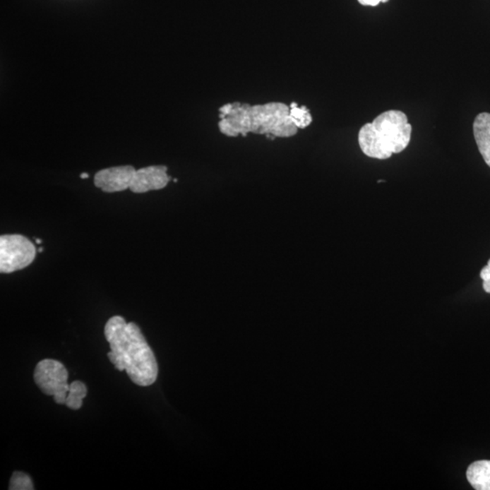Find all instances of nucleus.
<instances>
[{"mask_svg": "<svg viewBox=\"0 0 490 490\" xmlns=\"http://www.w3.org/2000/svg\"><path fill=\"white\" fill-rule=\"evenodd\" d=\"M104 336L111 351L108 359L119 371H125L138 386H150L158 376L155 353L135 323H126L122 316H113L104 325Z\"/></svg>", "mask_w": 490, "mask_h": 490, "instance_id": "f257e3e1", "label": "nucleus"}, {"mask_svg": "<svg viewBox=\"0 0 490 490\" xmlns=\"http://www.w3.org/2000/svg\"><path fill=\"white\" fill-rule=\"evenodd\" d=\"M218 127L229 138L246 136L248 133L267 138H289L298 133L289 119V106L281 102L263 104L228 103L219 108Z\"/></svg>", "mask_w": 490, "mask_h": 490, "instance_id": "f03ea898", "label": "nucleus"}, {"mask_svg": "<svg viewBox=\"0 0 490 490\" xmlns=\"http://www.w3.org/2000/svg\"><path fill=\"white\" fill-rule=\"evenodd\" d=\"M412 132V126L405 113L386 111L359 130V148L369 157L386 160L408 148Z\"/></svg>", "mask_w": 490, "mask_h": 490, "instance_id": "7ed1b4c3", "label": "nucleus"}, {"mask_svg": "<svg viewBox=\"0 0 490 490\" xmlns=\"http://www.w3.org/2000/svg\"><path fill=\"white\" fill-rule=\"evenodd\" d=\"M36 253V246L24 235H1L0 273H12L27 268L34 262Z\"/></svg>", "mask_w": 490, "mask_h": 490, "instance_id": "20e7f679", "label": "nucleus"}, {"mask_svg": "<svg viewBox=\"0 0 490 490\" xmlns=\"http://www.w3.org/2000/svg\"><path fill=\"white\" fill-rule=\"evenodd\" d=\"M34 381L42 393L53 396L57 404H66L69 385L68 371L61 362L46 359L38 362L34 371Z\"/></svg>", "mask_w": 490, "mask_h": 490, "instance_id": "39448f33", "label": "nucleus"}, {"mask_svg": "<svg viewBox=\"0 0 490 490\" xmlns=\"http://www.w3.org/2000/svg\"><path fill=\"white\" fill-rule=\"evenodd\" d=\"M136 171L132 165L106 168L95 174L94 184L104 193L123 192L130 189Z\"/></svg>", "mask_w": 490, "mask_h": 490, "instance_id": "423d86ee", "label": "nucleus"}, {"mask_svg": "<svg viewBox=\"0 0 490 490\" xmlns=\"http://www.w3.org/2000/svg\"><path fill=\"white\" fill-rule=\"evenodd\" d=\"M167 171L165 165H151L136 170L129 189L135 193L164 189L171 181Z\"/></svg>", "mask_w": 490, "mask_h": 490, "instance_id": "0eeeda50", "label": "nucleus"}, {"mask_svg": "<svg viewBox=\"0 0 490 490\" xmlns=\"http://www.w3.org/2000/svg\"><path fill=\"white\" fill-rule=\"evenodd\" d=\"M474 138L485 163L490 167V114L477 116L473 124Z\"/></svg>", "mask_w": 490, "mask_h": 490, "instance_id": "6e6552de", "label": "nucleus"}, {"mask_svg": "<svg viewBox=\"0 0 490 490\" xmlns=\"http://www.w3.org/2000/svg\"><path fill=\"white\" fill-rule=\"evenodd\" d=\"M467 479L477 490H490V460L472 463L467 470Z\"/></svg>", "mask_w": 490, "mask_h": 490, "instance_id": "1a4fd4ad", "label": "nucleus"}, {"mask_svg": "<svg viewBox=\"0 0 490 490\" xmlns=\"http://www.w3.org/2000/svg\"><path fill=\"white\" fill-rule=\"evenodd\" d=\"M87 386L80 381H73L69 385L68 397H66L65 405L71 410H79L83 405V400L87 397Z\"/></svg>", "mask_w": 490, "mask_h": 490, "instance_id": "9d476101", "label": "nucleus"}, {"mask_svg": "<svg viewBox=\"0 0 490 490\" xmlns=\"http://www.w3.org/2000/svg\"><path fill=\"white\" fill-rule=\"evenodd\" d=\"M289 119L298 129H306L313 122L310 110L305 106H299L297 103L289 104Z\"/></svg>", "mask_w": 490, "mask_h": 490, "instance_id": "9b49d317", "label": "nucleus"}, {"mask_svg": "<svg viewBox=\"0 0 490 490\" xmlns=\"http://www.w3.org/2000/svg\"><path fill=\"white\" fill-rule=\"evenodd\" d=\"M33 482L28 474L21 472L13 473L11 482H9V490H34Z\"/></svg>", "mask_w": 490, "mask_h": 490, "instance_id": "f8f14e48", "label": "nucleus"}, {"mask_svg": "<svg viewBox=\"0 0 490 490\" xmlns=\"http://www.w3.org/2000/svg\"><path fill=\"white\" fill-rule=\"evenodd\" d=\"M480 278L483 280V288H484L485 292L490 294V260L480 272Z\"/></svg>", "mask_w": 490, "mask_h": 490, "instance_id": "ddd939ff", "label": "nucleus"}, {"mask_svg": "<svg viewBox=\"0 0 490 490\" xmlns=\"http://www.w3.org/2000/svg\"><path fill=\"white\" fill-rule=\"evenodd\" d=\"M359 4L364 6H376L381 2V0H358Z\"/></svg>", "mask_w": 490, "mask_h": 490, "instance_id": "4468645a", "label": "nucleus"}, {"mask_svg": "<svg viewBox=\"0 0 490 490\" xmlns=\"http://www.w3.org/2000/svg\"><path fill=\"white\" fill-rule=\"evenodd\" d=\"M80 177L82 178V179H87V178L89 177V174L87 173H83L80 174Z\"/></svg>", "mask_w": 490, "mask_h": 490, "instance_id": "2eb2a0df", "label": "nucleus"}, {"mask_svg": "<svg viewBox=\"0 0 490 490\" xmlns=\"http://www.w3.org/2000/svg\"><path fill=\"white\" fill-rule=\"evenodd\" d=\"M36 243H37V244H41V243H42V241H41V240H40V239H36Z\"/></svg>", "mask_w": 490, "mask_h": 490, "instance_id": "dca6fc26", "label": "nucleus"}, {"mask_svg": "<svg viewBox=\"0 0 490 490\" xmlns=\"http://www.w3.org/2000/svg\"><path fill=\"white\" fill-rule=\"evenodd\" d=\"M38 251H40V253H42L43 251V248H38Z\"/></svg>", "mask_w": 490, "mask_h": 490, "instance_id": "f3484780", "label": "nucleus"}]
</instances>
